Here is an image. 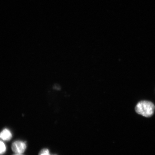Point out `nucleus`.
Returning <instances> with one entry per match:
<instances>
[{
	"instance_id": "2",
	"label": "nucleus",
	"mask_w": 155,
	"mask_h": 155,
	"mask_svg": "<svg viewBox=\"0 0 155 155\" xmlns=\"http://www.w3.org/2000/svg\"><path fill=\"white\" fill-rule=\"evenodd\" d=\"M27 147L26 144L24 141L17 140L12 143L11 149L15 154H21L25 152Z\"/></svg>"
},
{
	"instance_id": "5",
	"label": "nucleus",
	"mask_w": 155,
	"mask_h": 155,
	"mask_svg": "<svg viewBox=\"0 0 155 155\" xmlns=\"http://www.w3.org/2000/svg\"><path fill=\"white\" fill-rule=\"evenodd\" d=\"M38 155H57L50 154L49 150L47 148H43L40 151Z\"/></svg>"
},
{
	"instance_id": "3",
	"label": "nucleus",
	"mask_w": 155,
	"mask_h": 155,
	"mask_svg": "<svg viewBox=\"0 0 155 155\" xmlns=\"http://www.w3.org/2000/svg\"><path fill=\"white\" fill-rule=\"evenodd\" d=\"M12 137V135L11 131L8 129H3L0 133V139L5 141L10 140Z\"/></svg>"
},
{
	"instance_id": "6",
	"label": "nucleus",
	"mask_w": 155,
	"mask_h": 155,
	"mask_svg": "<svg viewBox=\"0 0 155 155\" xmlns=\"http://www.w3.org/2000/svg\"><path fill=\"white\" fill-rule=\"evenodd\" d=\"M22 155L19 154H16V155Z\"/></svg>"
},
{
	"instance_id": "4",
	"label": "nucleus",
	"mask_w": 155,
	"mask_h": 155,
	"mask_svg": "<svg viewBox=\"0 0 155 155\" xmlns=\"http://www.w3.org/2000/svg\"><path fill=\"white\" fill-rule=\"evenodd\" d=\"M6 146L2 141L0 140V155L5 153L6 151Z\"/></svg>"
},
{
	"instance_id": "1",
	"label": "nucleus",
	"mask_w": 155,
	"mask_h": 155,
	"mask_svg": "<svg viewBox=\"0 0 155 155\" xmlns=\"http://www.w3.org/2000/svg\"><path fill=\"white\" fill-rule=\"evenodd\" d=\"M155 109L154 104L147 101L139 102L135 108V111L137 114L147 117L152 116L154 113Z\"/></svg>"
}]
</instances>
